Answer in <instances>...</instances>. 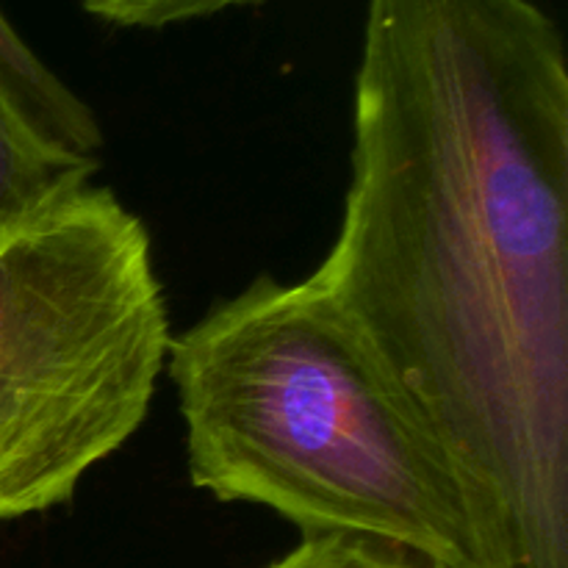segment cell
Wrapping results in <instances>:
<instances>
[{
	"mask_svg": "<svg viewBox=\"0 0 568 568\" xmlns=\"http://www.w3.org/2000/svg\"><path fill=\"white\" fill-rule=\"evenodd\" d=\"M81 172L92 170H78L50 155L0 103V227Z\"/></svg>",
	"mask_w": 568,
	"mask_h": 568,
	"instance_id": "5",
	"label": "cell"
},
{
	"mask_svg": "<svg viewBox=\"0 0 568 568\" xmlns=\"http://www.w3.org/2000/svg\"><path fill=\"white\" fill-rule=\"evenodd\" d=\"M170 342L148 227L94 172L0 227V521L72 503L136 436Z\"/></svg>",
	"mask_w": 568,
	"mask_h": 568,
	"instance_id": "3",
	"label": "cell"
},
{
	"mask_svg": "<svg viewBox=\"0 0 568 568\" xmlns=\"http://www.w3.org/2000/svg\"><path fill=\"white\" fill-rule=\"evenodd\" d=\"M0 103L9 114L64 164L100 170L103 125L87 100L67 87L42 55L17 33L0 11Z\"/></svg>",
	"mask_w": 568,
	"mask_h": 568,
	"instance_id": "4",
	"label": "cell"
},
{
	"mask_svg": "<svg viewBox=\"0 0 568 568\" xmlns=\"http://www.w3.org/2000/svg\"><path fill=\"white\" fill-rule=\"evenodd\" d=\"M308 277L508 568H568V64L541 6L369 0L342 222Z\"/></svg>",
	"mask_w": 568,
	"mask_h": 568,
	"instance_id": "1",
	"label": "cell"
},
{
	"mask_svg": "<svg viewBox=\"0 0 568 568\" xmlns=\"http://www.w3.org/2000/svg\"><path fill=\"white\" fill-rule=\"evenodd\" d=\"M250 3L258 0H81L83 11L122 28H166Z\"/></svg>",
	"mask_w": 568,
	"mask_h": 568,
	"instance_id": "7",
	"label": "cell"
},
{
	"mask_svg": "<svg viewBox=\"0 0 568 568\" xmlns=\"http://www.w3.org/2000/svg\"><path fill=\"white\" fill-rule=\"evenodd\" d=\"M166 375L189 480L216 503L442 568H508L471 483L311 277L261 275L172 333Z\"/></svg>",
	"mask_w": 568,
	"mask_h": 568,
	"instance_id": "2",
	"label": "cell"
},
{
	"mask_svg": "<svg viewBox=\"0 0 568 568\" xmlns=\"http://www.w3.org/2000/svg\"><path fill=\"white\" fill-rule=\"evenodd\" d=\"M264 568H442L403 547L355 536H303Z\"/></svg>",
	"mask_w": 568,
	"mask_h": 568,
	"instance_id": "6",
	"label": "cell"
}]
</instances>
